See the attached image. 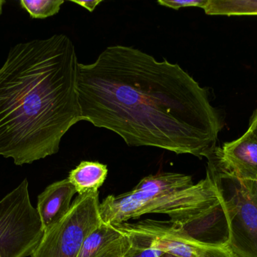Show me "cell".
Here are the masks:
<instances>
[{"label": "cell", "mask_w": 257, "mask_h": 257, "mask_svg": "<svg viewBox=\"0 0 257 257\" xmlns=\"http://www.w3.org/2000/svg\"><path fill=\"white\" fill-rule=\"evenodd\" d=\"M43 235L25 179L0 200V257L31 256Z\"/></svg>", "instance_id": "obj_5"}, {"label": "cell", "mask_w": 257, "mask_h": 257, "mask_svg": "<svg viewBox=\"0 0 257 257\" xmlns=\"http://www.w3.org/2000/svg\"><path fill=\"white\" fill-rule=\"evenodd\" d=\"M127 235L114 224L102 222L87 237L78 257H126Z\"/></svg>", "instance_id": "obj_11"}, {"label": "cell", "mask_w": 257, "mask_h": 257, "mask_svg": "<svg viewBox=\"0 0 257 257\" xmlns=\"http://www.w3.org/2000/svg\"><path fill=\"white\" fill-rule=\"evenodd\" d=\"M207 158L238 179L257 181V136L250 130L223 147L217 146Z\"/></svg>", "instance_id": "obj_8"}, {"label": "cell", "mask_w": 257, "mask_h": 257, "mask_svg": "<svg viewBox=\"0 0 257 257\" xmlns=\"http://www.w3.org/2000/svg\"><path fill=\"white\" fill-rule=\"evenodd\" d=\"M108 175V167L97 161H83L69 172L68 179L78 195L99 192Z\"/></svg>", "instance_id": "obj_13"}, {"label": "cell", "mask_w": 257, "mask_h": 257, "mask_svg": "<svg viewBox=\"0 0 257 257\" xmlns=\"http://www.w3.org/2000/svg\"><path fill=\"white\" fill-rule=\"evenodd\" d=\"M149 237L152 248L179 257H237L229 247L205 245L180 232L170 221L142 220L130 223Z\"/></svg>", "instance_id": "obj_7"}, {"label": "cell", "mask_w": 257, "mask_h": 257, "mask_svg": "<svg viewBox=\"0 0 257 257\" xmlns=\"http://www.w3.org/2000/svg\"><path fill=\"white\" fill-rule=\"evenodd\" d=\"M81 121L118 134L128 146H153L208 158L223 121L208 91L178 63L125 45L79 63Z\"/></svg>", "instance_id": "obj_1"}, {"label": "cell", "mask_w": 257, "mask_h": 257, "mask_svg": "<svg viewBox=\"0 0 257 257\" xmlns=\"http://www.w3.org/2000/svg\"><path fill=\"white\" fill-rule=\"evenodd\" d=\"M219 199L218 192L211 174L182 191L171 194L146 196L131 191L120 196H108L100 203L102 222L110 224L126 223L145 214L169 216L173 224L184 223L200 214Z\"/></svg>", "instance_id": "obj_3"}, {"label": "cell", "mask_w": 257, "mask_h": 257, "mask_svg": "<svg viewBox=\"0 0 257 257\" xmlns=\"http://www.w3.org/2000/svg\"><path fill=\"white\" fill-rule=\"evenodd\" d=\"M77 193L68 178L53 183L38 197V214L44 232L60 222L70 209L72 198Z\"/></svg>", "instance_id": "obj_10"}, {"label": "cell", "mask_w": 257, "mask_h": 257, "mask_svg": "<svg viewBox=\"0 0 257 257\" xmlns=\"http://www.w3.org/2000/svg\"><path fill=\"white\" fill-rule=\"evenodd\" d=\"M159 257H179L175 256V255L170 254V253H163V254L161 255V256Z\"/></svg>", "instance_id": "obj_21"}, {"label": "cell", "mask_w": 257, "mask_h": 257, "mask_svg": "<svg viewBox=\"0 0 257 257\" xmlns=\"http://www.w3.org/2000/svg\"><path fill=\"white\" fill-rule=\"evenodd\" d=\"M203 10L208 15H257V0H207Z\"/></svg>", "instance_id": "obj_14"}, {"label": "cell", "mask_w": 257, "mask_h": 257, "mask_svg": "<svg viewBox=\"0 0 257 257\" xmlns=\"http://www.w3.org/2000/svg\"><path fill=\"white\" fill-rule=\"evenodd\" d=\"M23 9H25L33 19H45L54 16L60 12L63 0H21Z\"/></svg>", "instance_id": "obj_16"}, {"label": "cell", "mask_w": 257, "mask_h": 257, "mask_svg": "<svg viewBox=\"0 0 257 257\" xmlns=\"http://www.w3.org/2000/svg\"><path fill=\"white\" fill-rule=\"evenodd\" d=\"M207 0H159L157 1L160 6L170 8L175 10H179L181 8L205 7Z\"/></svg>", "instance_id": "obj_17"}, {"label": "cell", "mask_w": 257, "mask_h": 257, "mask_svg": "<svg viewBox=\"0 0 257 257\" xmlns=\"http://www.w3.org/2000/svg\"><path fill=\"white\" fill-rule=\"evenodd\" d=\"M127 235L130 247L126 257H159L163 252L152 248L151 241L148 235L133 228L130 223L114 224Z\"/></svg>", "instance_id": "obj_15"}, {"label": "cell", "mask_w": 257, "mask_h": 257, "mask_svg": "<svg viewBox=\"0 0 257 257\" xmlns=\"http://www.w3.org/2000/svg\"><path fill=\"white\" fill-rule=\"evenodd\" d=\"M72 3H76L81 7L84 8L90 12H93L96 9V6H99L102 0H90V1H78V0H72Z\"/></svg>", "instance_id": "obj_18"}, {"label": "cell", "mask_w": 257, "mask_h": 257, "mask_svg": "<svg viewBox=\"0 0 257 257\" xmlns=\"http://www.w3.org/2000/svg\"><path fill=\"white\" fill-rule=\"evenodd\" d=\"M99 193L78 195L69 212L44 232L31 257H78L84 241L102 223Z\"/></svg>", "instance_id": "obj_6"}, {"label": "cell", "mask_w": 257, "mask_h": 257, "mask_svg": "<svg viewBox=\"0 0 257 257\" xmlns=\"http://www.w3.org/2000/svg\"><path fill=\"white\" fill-rule=\"evenodd\" d=\"M78 58L69 36L21 42L0 68V155L16 165L54 155L81 121Z\"/></svg>", "instance_id": "obj_2"}, {"label": "cell", "mask_w": 257, "mask_h": 257, "mask_svg": "<svg viewBox=\"0 0 257 257\" xmlns=\"http://www.w3.org/2000/svg\"><path fill=\"white\" fill-rule=\"evenodd\" d=\"M193 185L191 176L163 172L143 178L132 191L142 196H156L182 191Z\"/></svg>", "instance_id": "obj_12"}, {"label": "cell", "mask_w": 257, "mask_h": 257, "mask_svg": "<svg viewBox=\"0 0 257 257\" xmlns=\"http://www.w3.org/2000/svg\"><path fill=\"white\" fill-rule=\"evenodd\" d=\"M5 3H6V1H4V0H0V15L3 14V7Z\"/></svg>", "instance_id": "obj_20"}, {"label": "cell", "mask_w": 257, "mask_h": 257, "mask_svg": "<svg viewBox=\"0 0 257 257\" xmlns=\"http://www.w3.org/2000/svg\"><path fill=\"white\" fill-rule=\"evenodd\" d=\"M248 130L253 131L257 136V109L253 112V115L250 118Z\"/></svg>", "instance_id": "obj_19"}, {"label": "cell", "mask_w": 257, "mask_h": 257, "mask_svg": "<svg viewBox=\"0 0 257 257\" xmlns=\"http://www.w3.org/2000/svg\"><path fill=\"white\" fill-rule=\"evenodd\" d=\"M173 226L196 242L214 247H228L229 223L220 195L209 208L193 218Z\"/></svg>", "instance_id": "obj_9"}, {"label": "cell", "mask_w": 257, "mask_h": 257, "mask_svg": "<svg viewBox=\"0 0 257 257\" xmlns=\"http://www.w3.org/2000/svg\"><path fill=\"white\" fill-rule=\"evenodd\" d=\"M208 161L229 223L228 247L237 257H257V181L238 179Z\"/></svg>", "instance_id": "obj_4"}]
</instances>
